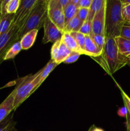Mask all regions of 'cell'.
<instances>
[{"label": "cell", "instance_id": "6da1fadb", "mask_svg": "<svg viewBox=\"0 0 130 131\" xmlns=\"http://www.w3.org/2000/svg\"><path fill=\"white\" fill-rule=\"evenodd\" d=\"M105 37V44L102 54L99 57L94 58V59L109 75H112L128 65L129 61L120 54L114 38Z\"/></svg>", "mask_w": 130, "mask_h": 131}, {"label": "cell", "instance_id": "7a4b0ae2", "mask_svg": "<svg viewBox=\"0 0 130 131\" xmlns=\"http://www.w3.org/2000/svg\"><path fill=\"white\" fill-rule=\"evenodd\" d=\"M124 24L122 17L121 0H107L105 36L113 38L119 37Z\"/></svg>", "mask_w": 130, "mask_h": 131}, {"label": "cell", "instance_id": "3957f363", "mask_svg": "<svg viewBox=\"0 0 130 131\" xmlns=\"http://www.w3.org/2000/svg\"><path fill=\"white\" fill-rule=\"evenodd\" d=\"M47 18V1L38 0L23 28L18 32V40L28 32L43 28Z\"/></svg>", "mask_w": 130, "mask_h": 131}, {"label": "cell", "instance_id": "277c9868", "mask_svg": "<svg viewBox=\"0 0 130 131\" xmlns=\"http://www.w3.org/2000/svg\"><path fill=\"white\" fill-rule=\"evenodd\" d=\"M42 72V69L34 74L26 76L14 89V110L38 88Z\"/></svg>", "mask_w": 130, "mask_h": 131}, {"label": "cell", "instance_id": "5b68a950", "mask_svg": "<svg viewBox=\"0 0 130 131\" xmlns=\"http://www.w3.org/2000/svg\"><path fill=\"white\" fill-rule=\"evenodd\" d=\"M47 17L51 22L62 33L64 30V10L59 0L47 1Z\"/></svg>", "mask_w": 130, "mask_h": 131}, {"label": "cell", "instance_id": "8992f818", "mask_svg": "<svg viewBox=\"0 0 130 131\" xmlns=\"http://www.w3.org/2000/svg\"><path fill=\"white\" fill-rule=\"evenodd\" d=\"M38 1V0H21L20 6L15 14L13 22L19 29V31L23 28Z\"/></svg>", "mask_w": 130, "mask_h": 131}, {"label": "cell", "instance_id": "52a82bcc", "mask_svg": "<svg viewBox=\"0 0 130 131\" xmlns=\"http://www.w3.org/2000/svg\"><path fill=\"white\" fill-rule=\"evenodd\" d=\"M19 29L13 23L9 30L0 37V65L4 61L6 52L13 44L18 40Z\"/></svg>", "mask_w": 130, "mask_h": 131}, {"label": "cell", "instance_id": "ba28073f", "mask_svg": "<svg viewBox=\"0 0 130 131\" xmlns=\"http://www.w3.org/2000/svg\"><path fill=\"white\" fill-rule=\"evenodd\" d=\"M44 35H43L42 42L47 43L48 42H52L54 43L57 41L61 40L62 32L47 17L43 25Z\"/></svg>", "mask_w": 130, "mask_h": 131}, {"label": "cell", "instance_id": "9c48e42d", "mask_svg": "<svg viewBox=\"0 0 130 131\" xmlns=\"http://www.w3.org/2000/svg\"><path fill=\"white\" fill-rule=\"evenodd\" d=\"M71 51L61 41H57L52 46L51 49V59L57 65L64 63L66 59L70 56Z\"/></svg>", "mask_w": 130, "mask_h": 131}, {"label": "cell", "instance_id": "30bf717a", "mask_svg": "<svg viewBox=\"0 0 130 131\" xmlns=\"http://www.w3.org/2000/svg\"><path fill=\"white\" fill-rule=\"evenodd\" d=\"M107 0L101 10L96 14L92 20V33L90 35H105V15Z\"/></svg>", "mask_w": 130, "mask_h": 131}, {"label": "cell", "instance_id": "8fae6325", "mask_svg": "<svg viewBox=\"0 0 130 131\" xmlns=\"http://www.w3.org/2000/svg\"><path fill=\"white\" fill-rule=\"evenodd\" d=\"M14 90L0 104V123L14 110Z\"/></svg>", "mask_w": 130, "mask_h": 131}, {"label": "cell", "instance_id": "7c38bea8", "mask_svg": "<svg viewBox=\"0 0 130 131\" xmlns=\"http://www.w3.org/2000/svg\"><path fill=\"white\" fill-rule=\"evenodd\" d=\"M116 45L117 46L119 52L124 58L130 61V40L126 39L119 36L115 37Z\"/></svg>", "mask_w": 130, "mask_h": 131}, {"label": "cell", "instance_id": "4fadbf2b", "mask_svg": "<svg viewBox=\"0 0 130 131\" xmlns=\"http://www.w3.org/2000/svg\"><path fill=\"white\" fill-rule=\"evenodd\" d=\"M84 51L85 55L90 56L93 58L99 57L102 54V51L97 47L96 45L93 42V39L89 36H85Z\"/></svg>", "mask_w": 130, "mask_h": 131}, {"label": "cell", "instance_id": "5bb4252c", "mask_svg": "<svg viewBox=\"0 0 130 131\" xmlns=\"http://www.w3.org/2000/svg\"><path fill=\"white\" fill-rule=\"evenodd\" d=\"M61 41L66 45V47L71 51V52H75L80 54V55L84 54V52L81 50V49L79 47L76 43V41L75 40L72 36L70 33L64 31L62 33Z\"/></svg>", "mask_w": 130, "mask_h": 131}, {"label": "cell", "instance_id": "9a60e30c", "mask_svg": "<svg viewBox=\"0 0 130 131\" xmlns=\"http://www.w3.org/2000/svg\"><path fill=\"white\" fill-rule=\"evenodd\" d=\"M38 32V30L34 29V30H32L27 33L26 34H25L22 37L20 42L21 43L22 49L27 50L31 48L33 46L36 40V38Z\"/></svg>", "mask_w": 130, "mask_h": 131}, {"label": "cell", "instance_id": "2e32d148", "mask_svg": "<svg viewBox=\"0 0 130 131\" xmlns=\"http://www.w3.org/2000/svg\"><path fill=\"white\" fill-rule=\"evenodd\" d=\"M63 10L64 15V24L66 26L69 21H70L73 18L76 16L79 8H78L77 5L74 3L73 2V0H71L70 3Z\"/></svg>", "mask_w": 130, "mask_h": 131}, {"label": "cell", "instance_id": "e0dca14e", "mask_svg": "<svg viewBox=\"0 0 130 131\" xmlns=\"http://www.w3.org/2000/svg\"><path fill=\"white\" fill-rule=\"evenodd\" d=\"M15 14H6L0 18V37L6 33L14 22Z\"/></svg>", "mask_w": 130, "mask_h": 131}, {"label": "cell", "instance_id": "ac0fdd59", "mask_svg": "<svg viewBox=\"0 0 130 131\" xmlns=\"http://www.w3.org/2000/svg\"><path fill=\"white\" fill-rule=\"evenodd\" d=\"M105 3L106 0H93L90 7L89 9V14H88L87 20L92 22L94 15L99 10H101Z\"/></svg>", "mask_w": 130, "mask_h": 131}, {"label": "cell", "instance_id": "d6986e66", "mask_svg": "<svg viewBox=\"0 0 130 131\" xmlns=\"http://www.w3.org/2000/svg\"><path fill=\"white\" fill-rule=\"evenodd\" d=\"M14 114L10 113L5 120L0 123V131H17L15 125L16 122L13 118Z\"/></svg>", "mask_w": 130, "mask_h": 131}, {"label": "cell", "instance_id": "ffe728a7", "mask_svg": "<svg viewBox=\"0 0 130 131\" xmlns=\"http://www.w3.org/2000/svg\"><path fill=\"white\" fill-rule=\"evenodd\" d=\"M83 23H84V22L82 21L77 17H75L65 26L64 31L68 32V33H72V32L79 31Z\"/></svg>", "mask_w": 130, "mask_h": 131}, {"label": "cell", "instance_id": "44dd1931", "mask_svg": "<svg viewBox=\"0 0 130 131\" xmlns=\"http://www.w3.org/2000/svg\"><path fill=\"white\" fill-rule=\"evenodd\" d=\"M57 65H57V63H56L54 61H52V60H50L48 61V63L46 65V66L42 69V73H41L40 75V80L39 83H38V88L42 84V83L47 79V78L48 76V75L50 74L51 72H52Z\"/></svg>", "mask_w": 130, "mask_h": 131}, {"label": "cell", "instance_id": "7402d4cb", "mask_svg": "<svg viewBox=\"0 0 130 131\" xmlns=\"http://www.w3.org/2000/svg\"><path fill=\"white\" fill-rule=\"evenodd\" d=\"M22 49L21 43H20V41L15 42L14 44L11 46V47L9 49L8 52H6L5 58H4V61L14 59L20 52Z\"/></svg>", "mask_w": 130, "mask_h": 131}, {"label": "cell", "instance_id": "603a6c76", "mask_svg": "<svg viewBox=\"0 0 130 131\" xmlns=\"http://www.w3.org/2000/svg\"><path fill=\"white\" fill-rule=\"evenodd\" d=\"M70 34L72 36L73 38L75 39L79 47L81 49V50L84 52V54H85L84 48H85V35H84V34H82V33H81L79 31L72 32V33H70Z\"/></svg>", "mask_w": 130, "mask_h": 131}, {"label": "cell", "instance_id": "cb8c5ba5", "mask_svg": "<svg viewBox=\"0 0 130 131\" xmlns=\"http://www.w3.org/2000/svg\"><path fill=\"white\" fill-rule=\"evenodd\" d=\"M21 0H9L6 5V12L8 14H15L19 9Z\"/></svg>", "mask_w": 130, "mask_h": 131}, {"label": "cell", "instance_id": "d4e9b609", "mask_svg": "<svg viewBox=\"0 0 130 131\" xmlns=\"http://www.w3.org/2000/svg\"><path fill=\"white\" fill-rule=\"evenodd\" d=\"M93 39L97 47L103 52L105 44L106 37L105 35H96L89 36Z\"/></svg>", "mask_w": 130, "mask_h": 131}, {"label": "cell", "instance_id": "484cf974", "mask_svg": "<svg viewBox=\"0 0 130 131\" xmlns=\"http://www.w3.org/2000/svg\"><path fill=\"white\" fill-rule=\"evenodd\" d=\"M122 17L125 24L130 25V5H122Z\"/></svg>", "mask_w": 130, "mask_h": 131}, {"label": "cell", "instance_id": "4316f807", "mask_svg": "<svg viewBox=\"0 0 130 131\" xmlns=\"http://www.w3.org/2000/svg\"><path fill=\"white\" fill-rule=\"evenodd\" d=\"M79 32L85 36H90L92 33V22L87 20L84 22Z\"/></svg>", "mask_w": 130, "mask_h": 131}, {"label": "cell", "instance_id": "83f0119b", "mask_svg": "<svg viewBox=\"0 0 130 131\" xmlns=\"http://www.w3.org/2000/svg\"><path fill=\"white\" fill-rule=\"evenodd\" d=\"M117 86H118L120 90H121V95H122V100H123L124 104V106L126 107V109H127V112H128L129 115H130V98L128 97V95L124 92L123 90L121 88V86H120L119 85L117 84Z\"/></svg>", "mask_w": 130, "mask_h": 131}, {"label": "cell", "instance_id": "f1b7e54d", "mask_svg": "<svg viewBox=\"0 0 130 131\" xmlns=\"http://www.w3.org/2000/svg\"><path fill=\"white\" fill-rule=\"evenodd\" d=\"M88 14H89V9L79 8L76 17L79 19H80L82 21L85 22L87 20V19Z\"/></svg>", "mask_w": 130, "mask_h": 131}, {"label": "cell", "instance_id": "f546056e", "mask_svg": "<svg viewBox=\"0 0 130 131\" xmlns=\"http://www.w3.org/2000/svg\"><path fill=\"white\" fill-rule=\"evenodd\" d=\"M120 36L126 39L130 40V25L126 24L124 25Z\"/></svg>", "mask_w": 130, "mask_h": 131}, {"label": "cell", "instance_id": "4dcf8cb0", "mask_svg": "<svg viewBox=\"0 0 130 131\" xmlns=\"http://www.w3.org/2000/svg\"><path fill=\"white\" fill-rule=\"evenodd\" d=\"M80 56V54L77 53V52H71L70 56L66 59V60L64 61V63H71L75 62L76 61H77Z\"/></svg>", "mask_w": 130, "mask_h": 131}, {"label": "cell", "instance_id": "1f68e13d", "mask_svg": "<svg viewBox=\"0 0 130 131\" xmlns=\"http://www.w3.org/2000/svg\"><path fill=\"white\" fill-rule=\"evenodd\" d=\"M93 0H79L77 6L79 8H87L90 7Z\"/></svg>", "mask_w": 130, "mask_h": 131}, {"label": "cell", "instance_id": "d6a6232c", "mask_svg": "<svg viewBox=\"0 0 130 131\" xmlns=\"http://www.w3.org/2000/svg\"><path fill=\"white\" fill-rule=\"evenodd\" d=\"M9 0H2L0 3V13H1V17L7 14L6 12V5L8 3Z\"/></svg>", "mask_w": 130, "mask_h": 131}, {"label": "cell", "instance_id": "836d02e7", "mask_svg": "<svg viewBox=\"0 0 130 131\" xmlns=\"http://www.w3.org/2000/svg\"><path fill=\"white\" fill-rule=\"evenodd\" d=\"M127 114H128V112H127V109H126V107H125V106L121 107V108L119 109V110L117 111V115L119 116H121V117L126 118Z\"/></svg>", "mask_w": 130, "mask_h": 131}, {"label": "cell", "instance_id": "e575fe53", "mask_svg": "<svg viewBox=\"0 0 130 131\" xmlns=\"http://www.w3.org/2000/svg\"><path fill=\"white\" fill-rule=\"evenodd\" d=\"M70 1L71 0H59V2L60 5H61V6H62L64 10L66 7V6L70 3Z\"/></svg>", "mask_w": 130, "mask_h": 131}, {"label": "cell", "instance_id": "d590c367", "mask_svg": "<svg viewBox=\"0 0 130 131\" xmlns=\"http://www.w3.org/2000/svg\"><path fill=\"white\" fill-rule=\"evenodd\" d=\"M126 127H127V131H130V115L129 113L126 116Z\"/></svg>", "mask_w": 130, "mask_h": 131}, {"label": "cell", "instance_id": "8d00e7d4", "mask_svg": "<svg viewBox=\"0 0 130 131\" xmlns=\"http://www.w3.org/2000/svg\"><path fill=\"white\" fill-rule=\"evenodd\" d=\"M90 131H104L102 129L98 127H95L94 126H92L90 127Z\"/></svg>", "mask_w": 130, "mask_h": 131}, {"label": "cell", "instance_id": "74e56055", "mask_svg": "<svg viewBox=\"0 0 130 131\" xmlns=\"http://www.w3.org/2000/svg\"><path fill=\"white\" fill-rule=\"evenodd\" d=\"M122 5H130V0H121Z\"/></svg>", "mask_w": 130, "mask_h": 131}, {"label": "cell", "instance_id": "f35d334b", "mask_svg": "<svg viewBox=\"0 0 130 131\" xmlns=\"http://www.w3.org/2000/svg\"><path fill=\"white\" fill-rule=\"evenodd\" d=\"M0 3H1V0H0ZM0 18H1V13H0Z\"/></svg>", "mask_w": 130, "mask_h": 131}, {"label": "cell", "instance_id": "ab89813d", "mask_svg": "<svg viewBox=\"0 0 130 131\" xmlns=\"http://www.w3.org/2000/svg\"><path fill=\"white\" fill-rule=\"evenodd\" d=\"M128 65H129V66L130 67V61H129V63H128Z\"/></svg>", "mask_w": 130, "mask_h": 131}, {"label": "cell", "instance_id": "60d3db41", "mask_svg": "<svg viewBox=\"0 0 130 131\" xmlns=\"http://www.w3.org/2000/svg\"><path fill=\"white\" fill-rule=\"evenodd\" d=\"M88 131H90V129H89V130H88Z\"/></svg>", "mask_w": 130, "mask_h": 131}]
</instances>
